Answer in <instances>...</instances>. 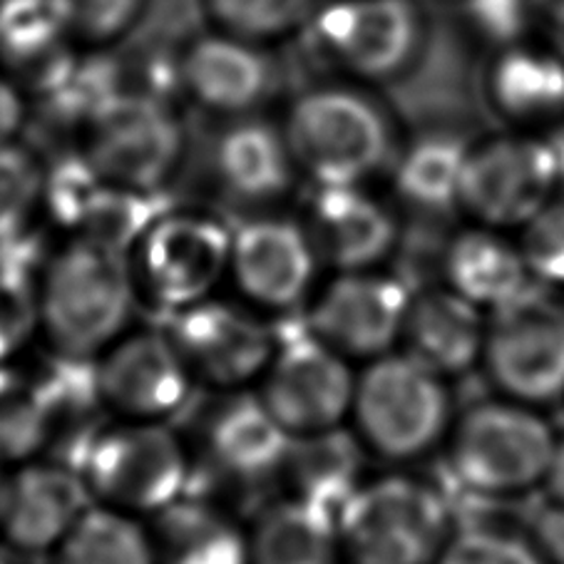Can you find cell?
Returning a JSON list of instances; mask_svg holds the SVG:
<instances>
[{
	"label": "cell",
	"instance_id": "1",
	"mask_svg": "<svg viewBox=\"0 0 564 564\" xmlns=\"http://www.w3.org/2000/svg\"><path fill=\"white\" fill-rule=\"evenodd\" d=\"M284 138L291 158L318 187H358L393 154V128L383 107L338 85L301 95Z\"/></svg>",
	"mask_w": 564,
	"mask_h": 564
},
{
	"label": "cell",
	"instance_id": "2",
	"mask_svg": "<svg viewBox=\"0 0 564 564\" xmlns=\"http://www.w3.org/2000/svg\"><path fill=\"white\" fill-rule=\"evenodd\" d=\"M132 308V279L124 251L75 241L45 274L41 314L63 354L90 356L124 326Z\"/></svg>",
	"mask_w": 564,
	"mask_h": 564
},
{
	"label": "cell",
	"instance_id": "3",
	"mask_svg": "<svg viewBox=\"0 0 564 564\" xmlns=\"http://www.w3.org/2000/svg\"><path fill=\"white\" fill-rule=\"evenodd\" d=\"M453 512L431 485L386 478L358 488L338 514V534L354 564H435Z\"/></svg>",
	"mask_w": 564,
	"mask_h": 564
},
{
	"label": "cell",
	"instance_id": "4",
	"mask_svg": "<svg viewBox=\"0 0 564 564\" xmlns=\"http://www.w3.org/2000/svg\"><path fill=\"white\" fill-rule=\"evenodd\" d=\"M354 405L366 443L391 460H411L441 441L451 401L441 373L415 356H386L361 376Z\"/></svg>",
	"mask_w": 564,
	"mask_h": 564
},
{
	"label": "cell",
	"instance_id": "5",
	"mask_svg": "<svg viewBox=\"0 0 564 564\" xmlns=\"http://www.w3.org/2000/svg\"><path fill=\"white\" fill-rule=\"evenodd\" d=\"M554 445L550 425L530 408L478 403L455 431L453 478L490 498L528 490L547 475Z\"/></svg>",
	"mask_w": 564,
	"mask_h": 564
},
{
	"label": "cell",
	"instance_id": "6",
	"mask_svg": "<svg viewBox=\"0 0 564 564\" xmlns=\"http://www.w3.org/2000/svg\"><path fill=\"white\" fill-rule=\"evenodd\" d=\"M562 167L550 138L534 132L495 134L468 148L460 207L485 227H524L554 199Z\"/></svg>",
	"mask_w": 564,
	"mask_h": 564
},
{
	"label": "cell",
	"instance_id": "7",
	"mask_svg": "<svg viewBox=\"0 0 564 564\" xmlns=\"http://www.w3.org/2000/svg\"><path fill=\"white\" fill-rule=\"evenodd\" d=\"M314 31L328 61L371 83L413 70L427 45L417 0H336L316 15Z\"/></svg>",
	"mask_w": 564,
	"mask_h": 564
},
{
	"label": "cell",
	"instance_id": "8",
	"mask_svg": "<svg viewBox=\"0 0 564 564\" xmlns=\"http://www.w3.org/2000/svg\"><path fill=\"white\" fill-rule=\"evenodd\" d=\"M482 354L495 386L514 401H557L564 395V308L532 284L495 308Z\"/></svg>",
	"mask_w": 564,
	"mask_h": 564
},
{
	"label": "cell",
	"instance_id": "9",
	"mask_svg": "<svg viewBox=\"0 0 564 564\" xmlns=\"http://www.w3.org/2000/svg\"><path fill=\"white\" fill-rule=\"evenodd\" d=\"M182 128L154 97L118 95L93 118L87 160L110 184L160 192L182 158Z\"/></svg>",
	"mask_w": 564,
	"mask_h": 564
},
{
	"label": "cell",
	"instance_id": "10",
	"mask_svg": "<svg viewBox=\"0 0 564 564\" xmlns=\"http://www.w3.org/2000/svg\"><path fill=\"white\" fill-rule=\"evenodd\" d=\"M354 381L346 364L308 326L281 328L264 403L289 433L336 427L354 403Z\"/></svg>",
	"mask_w": 564,
	"mask_h": 564
},
{
	"label": "cell",
	"instance_id": "11",
	"mask_svg": "<svg viewBox=\"0 0 564 564\" xmlns=\"http://www.w3.org/2000/svg\"><path fill=\"white\" fill-rule=\"evenodd\" d=\"M80 475L102 498L138 510H164L187 488L177 437L158 425L105 431L87 451Z\"/></svg>",
	"mask_w": 564,
	"mask_h": 564
},
{
	"label": "cell",
	"instance_id": "12",
	"mask_svg": "<svg viewBox=\"0 0 564 564\" xmlns=\"http://www.w3.org/2000/svg\"><path fill=\"white\" fill-rule=\"evenodd\" d=\"M411 289L398 276L346 274L318 299L308 328L334 351L376 356L403 334Z\"/></svg>",
	"mask_w": 564,
	"mask_h": 564
},
{
	"label": "cell",
	"instance_id": "13",
	"mask_svg": "<svg viewBox=\"0 0 564 564\" xmlns=\"http://www.w3.org/2000/svg\"><path fill=\"white\" fill-rule=\"evenodd\" d=\"M142 239L144 276L164 308L197 304L231 259L229 231L214 219L164 214Z\"/></svg>",
	"mask_w": 564,
	"mask_h": 564
},
{
	"label": "cell",
	"instance_id": "14",
	"mask_svg": "<svg viewBox=\"0 0 564 564\" xmlns=\"http://www.w3.org/2000/svg\"><path fill=\"white\" fill-rule=\"evenodd\" d=\"M164 326L184 364L217 383L247 381L269 361L274 346V338L259 321L209 301L167 308Z\"/></svg>",
	"mask_w": 564,
	"mask_h": 564
},
{
	"label": "cell",
	"instance_id": "15",
	"mask_svg": "<svg viewBox=\"0 0 564 564\" xmlns=\"http://www.w3.org/2000/svg\"><path fill=\"white\" fill-rule=\"evenodd\" d=\"M485 102L518 132H534L564 120V57L550 45L498 47L485 70Z\"/></svg>",
	"mask_w": 564,
	"mask_h": 564
},
{
	"label": "cell",
	"instance_id": "16",
	"mask_svg": "<svg viewBox=\"0 0 564 564\" xmlns=\"http://www.w3.org/2000/svg\"><path fill=\"white\" fill-rule=\"evenodd\" d=\"M90 492L80 473L65 465L25 468L0 490V528L23 550L63 540L87 512Z\"/></svg>",
	"mask_w": 564,
	"mask_h": 564
},
{
	"label": "cell",
	"instance_id": "17",
	"mask_svg": "<svg viewBox=\"0 0 564 564\" xmlns=\"http://www.w3.org/2000/svg\"><path fill=\"white\" fill-rule=\"evenodd\" d=\"M314 247L296 224L257 219L231 239V264L241 289L267 306H294L314 276Z\"/></svg>",
	"mask_w": 564,
	"mask_h": 564
},
{
	"label": "cell",
	"instance_id": "18",
	"mask_svg": "<svg viewBox=\"0 0 564 564\" xmlns=\"http://www.w3.org/2000/svg\"><path fill=\"white\" fill-rule=\"evenodd\" d=\"M105 401L134 415L177 413L187 403V364L167 336L142 334L124 341L97 368Z\"/></svg>",
	"mask_w": 564,
	"mask_h": 564
},
{
	"label": "cell",
	"instance_id": "19",
	"mask_svg": "<svg viewBox=\"0 0 564 564\" xmlns=\"http://www.w3.org/2000/svg\"><path fill=\"white\" fill-rule=\"evenodd\" d=\"M35 386L45 415V445L61 465L80 473L87 451L105 433L102 408L107 401L97 366L87 361V356L63 354L45 366Z\"/></svg>",
	"mask_w": 564,
	"mask_h": 564
},
{
	"label": "cell",
	"instance_id": "20",
	"mask_svg": "<svg viewBox=\"0 0 564 564\" xmlns=\"http://www.w3.org/2000/svg\"><path fill=\"white\" fill-rule=\"evenodd\" d=\"M306 235L328 264L361 271L395 247L398 227L388 209L358 187H318Z\"/></svg>",
	"mask_w": 564,
	"mask_h": 564
},
{
	"label": "cell",
	"instance_id": "21",
	"mask_svg": "<svg viewBox=\"0 0 564 564\" xmlns=\"http://www.w3.org/2000/svg\"><path fill=\"white\" fill-rule=\"evenodd\" d=\"M291 437L264 401L237 395L217 405L207 425L212 468L237 485H261L284 470Z\"/></svg>",
	"mask_w": 564,
	"mask_h": 564
},
{
	"label": "cell",
	"instance_id": "22",
	"mask_svg": "<svg viewBox=\"0 0 564 564\" xmlns=\"http://www.w3.org/2000/svg\"><path fill=\"white\" fill-rule=\"evenodd\" d=\"M182 80L192 97L214 112L241 115L271 90V63L249 41L212 35L194 43L182 61Z\"/></svg>",
	"mask_w": 564,
	"mask_h": 564
},
{
	"label": "cell",
	"instance_id": "23",
	"mask_svg": "<svg viewBox=\"0 0 564 564\" xmlns=\"http://www.w3.org/2000/svg\"><path fill=\"white\" fill-rule=\"evenodd\" d=\"M403 334L408 354L437 373H460L485 346L480 311L453 289H431L408 306Z\"/></svg>",
	"mask_w": 564,
	"mask_h": 564
},
{
	"label": "cell",
	"instance_id": "24",
	"mask_svg": "<svg viewBox=\"0 0 564 564\" xmlns=\"http://www.w3.org/2000/svg\"><path fill=\"white\" fill-rule=\"evenodd\" d=\"M447 284L475 306L500 308L532 286V274L520 247L490 229L463 231L445 247Z\"/></svg>",
	"mask_w": 564,
	"mask_h": 564
},
{
	"label": "cell",
	"instance_id": "25",
	"mask_svg": "<svg viewBox=\"0 0 564 564\" xmlns=\"http://www.w3.org/2000/svg\"><path fill=\"white\" fill-rule=\"evenodd\" d=\"M361 468V445L356 443L354 435L336 431V427L291 441L284 463L296 498L318 505L336 520L358 490Z\"/></svg>",
	"mask_w": 564,
	"mask_h": 564
},
{
	"label": "cell",
	"instance_id": "26",
	"mask_svg": "<svg viewBox=\"0 0 564 564\" xmlns=\"http://www.w3.org/2000/svg\"><path fill=\"white\" fill-rule=\"evenodd\" d=\"M284 132L264 122H241L217 144L219 182L241 202H267L284 194L294 174Z\"/></svg>",
	"mask_w": 564,
	"mask_h": 564
},
{
	"label": "cell",
	"instance_id": "27",
	"mask_svg": "<svg viewBox=\"0 0 564 564\" xmlns=\"http://www.w3.org/2000/svg\"><path fill=\"white\" fill-rule=\"evenodd\" d=\"M338 520L306 500L269 508L251 542L254 564H336Z\"/></svg>",
	"mask_w": 564,
	"mask_h": 564
},
{
	"label": "cell",
	"instance_id": "28",
	"mask_svg": "<svg viewBox=\"0 0 564 564\" xmlns=\"http://www.w3.org/2000/svg\"><path fill=\"white\" fill-rule=\"evenodd\" d=\"M158 540L164 564H247L237 524L202 500H174L160 510Z\"/></svg>",
	"mask_w": 564,
	"mask_h": 564
},
{
	"label": "cell",
	"instance_id": "29",
	"mask_svg": "<svg viewBox=\"0 0 564 564\" xmlns=\"http://www.w3.org/2000/svg\"><path fill=\"white\" fill-rule=\"evenodd\" d=\"M465 158H468V144L447 134L417 140L398 160V192L408 204L423 212L441 214L460 207Z\"/></svg>",
	"mask_w": 564,
	"mask_h": 564
},
{
	"label": "cell",
	"instance_id": "30",
	"mask_svg": "<svg viewBox=\"0 0 564 564\" xmlns=\"http://www.w3.org/2000/svg\"><path fill=\"white\" fill-rule=\"evenodd\" d=\"M167 212L170 204L162 192L130 189L102 180L87 197L75 229L83 231V239L124 251Z\"/></svg>",
	"mask_w": 564,
	"mask_h": 564
},
{
	"label": "cell",
	"instance_id": "31",
	"mask_svg": "<svg viewBox=\"0 0 564 564\" xmlns=\"http://www.w3.org/2000/svg\"><path fill=\"white\" fill-rule=\"evenodd\" d=\"M35 241L18 235L0 241V366L15 354L37 318Z\"/></svg>",
	"mask_w": 564,
	"mask_h": 564
},
{
	"label": "cell",
	"instance_id": "32",
	"mask_svg": "<svg viewBox=\"0 0 564 564\" xmlns=\"http://www.w3.org/2000/svg\"><path fill=\"white\" fill-rule=\"evenodd\" d=\"M55 564H152L138 524L107 510H87L65 534Z\"/></svg>",
	"mask_w": 564,
	"mask_h": 564
},
{
	"label": "cell",
	"instance_id": "33",
	"mask_svg": "<svg viewBox=\"0 0 564 564\" xmlns=\"http://www.w3.org/2000/svg\"><path fill=\"white\" fill-rule=\"evenodd\" d=\"M45 447V415L35 381L0 366V460H18Z\"/></svg>",
	"mask_w": 564,
	"mask_h": 564
},
{
	"label": "cell",
	"instance_id": "34",
	"mask_svg": "<svg viewBox=\"0 0 564 564\" xmlns=\"http://www.w3.org/2000/svg\"><path fill=\"white\" fill-rule=\"evenodd\" d=\"M308 6L311 0H207L221 31L249 43L289 33L306 15Z\"/></svg>",
	"mask_w": 564,
	"mask_h": 564
},
{
	"label": "cell",
	"instance_id": "35",
	"mask_svg": "<svg viewBox=\"0 0 564 564\" xmlns=\"http://www.w3.org/2000/svg\"><path fill=\"white\" fill-rule=\"evenodd\" d=\"M63 35L51 0H8L0 8V47L18 63L51 53Z\"/></svg>",
	"mask_w": 564,
	"mask_h": 564
},
{
	"label": "cell",
	"instance_id": "36",
	"mask_svg": "<svg viewBox=\"0 0 564 564\" xmlns=\"http://www.w3.org/2000/svg\"><path fill=\"white\" fill-rule=\"evenodd\" d=\"M65 35L87 43H112L132 31L144 0H51Z\"/></svg>",
	"mask_w": 564,
	"mask_h": 564
},
{
	"label": "cell",
	"instance_id": "37",
	"mask_svg": "<svg viewBox=\"0 0 564 564\" xmlns=\"http://www.w3.org/2000/svg\"><path fill=\"white\" fill-rule=\"evenodd\" d=\"M43 189L35 160L13 142L0 144V241L23 235Z\"/></svg>",
	"mask_w": 564,
	"mask_h": 564
},
{
	"label": "cell",
	"instance_id": "38",
	"mask_svg": "<svg viewBox=\"0 0 564 564\" xmlns=\"http://www.w3.org/2000/svg\"><path fill=\"white\" fill-rule=\"evenodd\" d=\"M435 564H547L538 547L492 528H463L453 534Z\"/></svg>",
	"mask_w": 564,
	"mask_h": 564
},
{
	"label": "cell",
	"instance_id": "39",
	"mask_svg": "<svg viewBox=\"0 0 564 564\" xmlns=\"http://www.w3.org/2000/svg\"><path fill=\"white\" fill-rule=\"evenodd\" d=\"M520 251L534 279L564 286V199H552L524 224Z\"/></svg>",
	"mask_w": 564,
	"mask_h": 564
},
{
	"label": "cell",
	"instance_id": "40",
	"mask_svg": "<svg viewBox=\"0 0 564 564\" xmlns=\"http://www.w3.org/2000/svg\"><path fill=\"white\" fill-rule=\"evenodd\" d=\"M532 534L542 557L564 564V505L554 502L552 508L534 512Z\"/></svg>",
	"mask_w": 564,
	"mask_h": 564
},
{
	"label": "cell",
	"instance_id": "41",
	"mask_svg": "<svg viewBox=\"0 0 564 564\" xmlns=\"http://www.w3.org/2000/svg\"><path fill=\"white\" fill-rule=\"evenodd\" d=\"M534 25L544 35V45L564 57V0H532Z\"/></svg>",
	"mask_w": 564,
	"mask_h": 564
},
{
	"label": "cell",
	"instance_id": "42",
	"mask_svg": "<svg viewBox=\"0 0 564 564\" xmlns=\"http://www.w3.org/2000/svg\"><path fill=\"white\" fill-rule=\"evenodd\" d=\"M25 105L18 87L0 77V144L11 142L13 134L23 128Z\"/></svg>",
	"mask_w": 564,
	"mask_h": 564
},
{
	"label": "cell",
	"instance_id": "43",
	"mask_svg": "<svg viewBox=\"0 0 564 564\" xmlns=\"http://www.w3.org/2000/svg\"><path fill=\"white\" fill-rule=\"evenodd\" d=\"M544 482H547L552 500L557 505H564V441L554 445V453H552L547 475H544Z\"/></svg>",
	"mask_w": 564,
	"mask_h": 564
},
{
	"label": "cell",
	"instance_id": "44",
	"mask_svg": "<svg viewBox=\"0 0 564 564\" xmlns=\"http://www.w3.org/2000/svg\"><path fill=\"white\" fill-rule=\"evenodd\" d=\"M0 564H11V562H8V560L3 557V554H0Z\"/></svg>",
	"mask_w": 564,
	"mask_h": 564
}]
</instances>
